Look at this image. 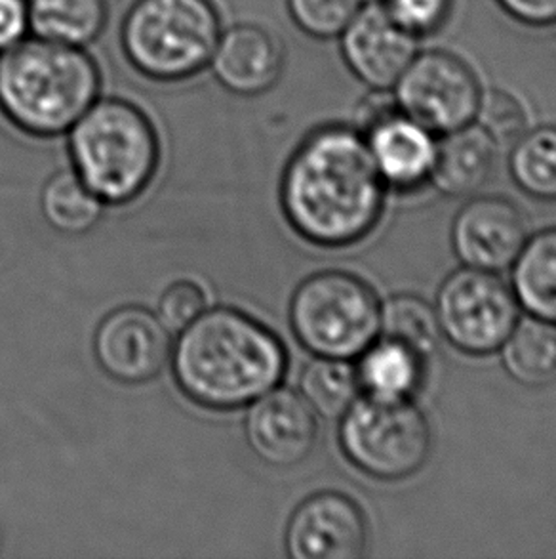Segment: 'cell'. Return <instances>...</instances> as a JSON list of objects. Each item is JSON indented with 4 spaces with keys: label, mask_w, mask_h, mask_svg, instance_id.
I'll return each instance as SVG.
<instances>
[{
    "label": "cell",
    "mask_w": 556,
    "mask_h": 559,
    "mask_svg": "<svg viewBox=\"0 0 556 559\" xmlns=\"http://www.w3.org/2000/svg\"><path fill=\"white\" fill-rule=\"evenodd\" d=\"M290 325L313 356L353 361L379 336L382 300L354 273H315L293 293Z\"/></svg>",
    "instance_id": "8992f818"
},
{
    "label": "cell",
    "mask_w": 556,
    "mask_h": 559,
    "mask_svg": "<svg viewBox=\"0 0 556 559\" xmlns=\"http://www.w3.org/2000/svg\"><path fill=\"white\" fill-rule=\"evenodd\" d=\"M497 150L496 140L476 122L443 134L431 182L448 197L479 193L496 173Z\"/></svg>",
    "instance_id": "e0dca14e"
},
{
    "label": "cell",
    "mask_w": 556,
    "mask_h": 559,
    "mask_svg": "<svg viewBox=\"0 0 556 559\" xmlns=\"http://www.w3.org/2000/svg\"><path fill=\"white\" fill-rule=\"evenodd\" d=\"M512 180L537 201H556V127L524 130L509 155Z\"/></svg>",
    "instance_id": "7402d4cb"
},
{
    "label": "cell",
    "mask_w": 556,
    "mask_h": 559,
    "mask_svg": "<svg viewBox=\"0 0 556 559\" xmlns=\"http://www.w3.org/2000/svg\"><path fill=\"white\" fill-rule=\"evenodd\" d=\"M244 436L259 461L293 468L315 451L318 420L301 393L275 388L249 405Z\"/></svg>",
    "instance_id": "5bb4252c"
},
{
    "label": "cell",
    "mask_w": 556,
    "mask_h": 559,
    "mask_svg": "<svg viewBox=\"0 0 556 559\" xmlns=\"http://www.w3.org/2000/svg\"><path fill=\"white\" fill-rule=\"evenodd\" d=\"M511 288L528 316L556 323V227L528 237L512 264Z\"/></svg>",
    "instance_id": "d6986e66"
},
{
    "label": "cell",
    "mask_w": 556,
    "mask_h": 559,
    "mask_svg": "<svg viewBox=\"0 0 556 559\" xmlns=\"http://www.w3.org/2000/svg\"><path fill=\"white\" fill-rule=\"evenodd\" d=\"M501 364L509 377L527 388L556 382V323L547 319L519 318L501 346Z\"/></svg>",
    "instance_id": "44dd1931"
},
{
    "label": "cell",
    "mask_w": 556,
    "mask_h": 559,
    "mask_svg": "<svg viewBox=\"0 0 556 559\" xmlns=\"http://www.w3.org/2000/svg\"><path fill=\"white\" fill-rule=\"evenodd\" d=\"M285 66V46L277 35L259 23L244 22L223 29L208 69L227 92L256 98L277 86Z\"/></svg>",
    "instance_id": "9a60e30c"
},
{
    "label": "cell",
    "mask_w": 556,
    "mask_h": 559,
    "mask_svg": "<svg viewBox=\"0 0 556 559\" xmlns=\"http://www.w3.org/2000/svg\"><path fill=\"white\" fill-rule=\"evenodd\" d=\"M356 377L361 395L384 401H414L425 382L427 357L407 344L377 336L356 357Z\"/></svg>",
    "instance_id": "ac0fdd59"
},
{
    "label": "cell",
    "mask_w": 556,
    "mask_h": 559,
    "mask_svg": "<svg viewBox=\"0 0 556 559\" xmlns=\"http://www.w3.org/2000/svg\"><path fill=\"white\" fill-rule=\"evenodd\" d=\"M505 14L530 27L556 25V0H496Z\"/></svg>",
    "instance_id": "4dcf8cb0"
},
{
    "label": "cell",
    "mask_w": 556,
    "mask_h": 559,
    "mask_svg": "<svg viewBox=\"0 0 556 559\" xmlns=\"http://www.w3.org/2000/svg\"><path fill=\"white\" fill-rule=\"evenodd\" d=\"M379 336L402 342L428 359L443 334L433 306L420 296L397 295L382 302Z\"/></svg>",
    "instance_id": "d4e9b609"
},
{
    "label": "cell",
    "mask_w": 556,
    "mask_h": 559,
    "mask_svg": "<svg viewBox=\"0 0 556 559\" xmlns=\"http://www.w3.org/2000/svg\"><path fill=\"white\" fill-rule=\"evenodd\" d=\"M68 134L73 173L104 203L134 201L157 175V129L129 99L99 96Z\"/></svg>",
    "instance_id": "277c9868"
},
{
    "label": "cell",
    "mask_w": 556,
    "mask_h": 559,
    "mask_svg": "<svg viewBox=\"0 0 556 559\" xmlns=\"http://www.w3.org/2000/svg\"><path fill=\"white\" fill-rule=\"evenodd\" d=\"M387 183L351 124H324L298 145L280 183L288 224L305 241L343 249L366 239L384 216Z\"/></svg>",
    "instance_id": "6da1fadb"
},
{
    "label": "cell",
    "mask_w": 556,
    "mask_h": 559,
    "mask_svg": "<svg viewBox=\"0 0 556 559\" xmlns=\"http://www.w3.org/2000/svg\"><path fill=\"white\" fill-rule=\"evenodd\" d=\"M33 37L60 45H94L109 22L107 0H27Z\"/></svg>",
    "instance_id": "ffe728a7"
},
{
    "label": "cell",
    "mask_w": 556,
    "mask_h": 559,
    "mask_svg": "<svg viewBox=\"0 0 556 559\" xmlns=\"http://www.w3.org/2000/svg\"><path fill=\"white\" fill-rule=\"evenodd\" d=\"M301 395L324 418H341L361 397L356 367L347 359L315 357L301 372Z\"/></svg>",
    "instance_id": "603a6c76"
},
{
    "label": "cell",
    "mask_w": 556,
    "mask_h": 559,
    "mask_svg": "<svg viewBox=\"0 0 556 559\" xmlns=\"http://www.w3.org/2000/svg\"><path fill=\"white\" fill-rule=\"evenodd\" d=\"M223 29L214 0H134L122 20L119 45L143 79L183 83L208 69Z\"/></svg>",
    "instance_id": "5b68a950"
},
{
    "label": "cell",
    "mask_w": 556,
    "mask_h": 559,
    "mask_svg": "<svg viewBox=\"0 0 556 559\" xmlns=\"http://www.w3.org/2000/svg\"><path fill=\"white\" fill-rule=\"evenodd\" d=\"M339 445L362 474L400 481L427 464L433 436L427 416L414 401L361 395L339 418Z\"/></svg>",
    "instance_id": "52a82bcc"
},
{
    "label": "cell",
    "mask_w": 556,
    "mask_h": 559,
    "mask_svg": "<svg viewBox=\"0 0 556 559\" xmlns=\"http://www.w3.org/2000/svg\"><path fill=\"white\" fill-rule=\"evenodd\" d=\"M101 86V69L86 48L29 35L0 53V114L27 136L68 134Z\"/></svg>",
    "instance_id": "3957f363"
},
{
    "label": "cell",
    "mask_w": 556,
    "mask_h": 559,
    "mask_svg": "<svg viewBox=\"0 0 556 559\" xmlns=\"http://www.w3.org/2000/svg\"><path fill=\"white\" fill-rule=\"evenodd\" d=\"M338 38L347 69L370 91H392L420 43L392 22L382 2L364 4Z\"/></svg>",
    "instance_id": "4fadbf2b"
},
{
    "label": "cell",
    "mask_w": 556,
    "mask_h": 559,
    "mask_svg": "<svg viewBox=\"0 0 556 559\" xmlns=\"http://www.w3.org/2000/svg\"><path fill=\"white\" fill-rule=\"evenodd\" d=\"M29 2L0 0V53L29 37Z\"/></svg>",
    "instance_id": "f546056e"
},
{
    "label": "cell",
    "mask_w": 556,
    "mask_h": 559,
    "mask_svg": "<svg viewBox=\"0 0 556 559\" xmlns=\"http://www.w3.org/2000/svg\"><path fill=\"white\" fill-rule=\"evenodd\" d=\"M203 287L193 281H178L166 288L158 300V319L168 331H183L206 310Z\"/></svg>",
    "instance_id": "f1b7e54d"
},
{
    "label": "cell",
    "mask_w": 556,
    "mask_h": 559,
    "mask_svg": "<svg viewBox=\"0 0 556 559\" xmlns=\"http://www.w3.org/2000/svg\"><path fill=\"white\" fill-rule=\"evenodd\" d=\"M527 241V218L507 197H474L451 226V247L459 262L486 272L511 267Z\"/></svg>",
    "instance_id": "7c38bea8"
},
{
    "label": "cell",
    "mask_w": 556,
    "mask_h": 559,
    "mask_svg": "<svg viewBox=\"0 0 556 559\" xmlns=\"http://www.w3.org/2000/svg\"><path fill=\"white\" fill-rule=\"evenodd\" d=\"M482 92L474 69L446 50L415 53L392 88L400 111L440 136L474 122Z\"/></svg>",
    "instance_id": "9c48e42d"
},
{
    "label": "cell",
    "mask_w": 556,
    "mask_h": 559,
    "mask_svg": "<svg viewBox=\"0 0 556 559\" xmlns=\"http://www.w3.org/2000/svg\"><path fill=\"white\" fill-rule=\"evenodd\" d=\"M387 188L412 191L431 182L436 134L397 107L362 132Z\"/></svg>",
    "instance_id": "2e32d148"
},
{
    "label": "cell",
    "mask_w": 556,
    "mask_h": 559,
    "mask_svg": "<svg viewBox=\"0 0 556 559\" xmlns=\"http://www.w3.org/2000/svg\"><path fill=\"white\" fill-rule=\"evenodd\" d=\"M382 4L392 22L418 40L443 29L454 10V0H384Z\"/></svg>",
    "instance_id": "83f0119b"
},
{
    "label": "cell",
    "mask_w": 556,
    "mask_h": 559,
    "mask_svg": "<svg viewBox=\"0 0 556 559\" xmlns=\"http://www.w3.org/2000/svg\"><path fill=\"white\" fill-rule=\"evenodd\" d=\"M94 356L107 377L143 384L157 378L172 356L170 331L149 310L124 306L99 323Z\"/></svg>",
    "instance_id": "30bf717a"
},
{
    "label": "cell",
    "mask_w": 556,
    "mask_h": 559,
    "mask_svg": "<svg viewBox=\"0 0 556 559\" xmlns=\"http://www.w3.org/2000/svg\"><path fill=\"white\" fill-rule=\"evenodd\" d=\"M40 203L46 222L61 234H86L104 214V201L73 170L50 178Z\"/></svg>",
    "instance_id": "cb8c5ba5"
},
{
    "label": "cell",
    "mask_w": 556,
    "mask_h": 559,
    "mask_svg": "<svg viewBox=\"0 0 556 559\" xmlns=\"http://www.w3.org/2000/svg\"><path fill=\"white\" fill-rule=\"evenodd\" d=\"M362 7L364 0H286L293 25L318 40L338 38Z\"/></svg>",
    "instance_id": "484cf974"
},
{
    "label": "cell",
    "mask_w": 556,
    "mask_h": 559,
    "mask_svg": "<svg viewBox=\"0 0 556 559\" xmlns=\"http://www.w3.org/2000/svg\"><path fill=\"white\" fill-rule=\"evenodd\" d=\"M519 300L496 272L463 265L450 273L436 295L440 334L466 356L499 352L519 321Z\"/></svg>",
    "instance_id": "ba28073f"
},
{
    "label": "cell",
    "mask_w": 556,
    "mask_h": 559,
    "mask_svg": "<svg viewBox=\"0 0 556 559\" xmlns=\"http://www.w3.org/2000/svg\"><path fill=\"white\" fill-rule=\"evenodd\" d=\"M176 384L211 411L249 407L285 378L288 352L271 329L233 308L204 310L172 349Z\"/></svg>",
    "instance_id": "7a4b0ae2"
},
{
    "label": "cell",
    "mask_w": 556,
    "mask_h": 559,
    "mask_svg": "<svg viewBox=\"0 0 556 559\" xmlns=\"http://www.w3.org/2000/svg\"><path fill=\"white\" fill-rule=\"evenodd\" d=\"M368 548V520L356 500L324 491L295 508L286 530L293 559H359Z\"/></svg>",
    "instance_id": "8fae6325"
},
{
    "label": "cell",
    "mask_w": 556,
    "mask_h": 559,
    "mask_svg": "<svg viewBox=\"0 0 556 559\" xmlns=\"http://www.w3.org/2000/svg\"><path fill=\"white\" fill-rule=\"evenodd\" d=\"M474 122L488 132L497 144H512L527 130V111L509 92L492 88L482 92L481 106Z\"/></svg>",
    "instance_id": "4316f807"
}]
</instances>
